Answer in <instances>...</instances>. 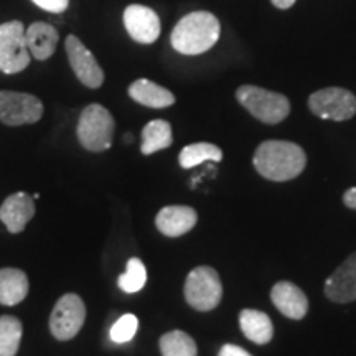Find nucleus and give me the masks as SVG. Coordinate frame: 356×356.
I'll return each mask as SVG.
<instances>
[{"instance_id": "obj_1", "label": "nucleus", "mask_w": 356, "mask_h": 356, "mask_svg": "<svg viewBox=\"0 0 356 356\" xmlns=\"http://www.w3.org/2000/svg\"><path fill=\"white\" fill-rule=\"evenodd\" d=\"M307 155L300 145L287 140H266L257 147L254 167L261 177L273 181L293 180L304 172Z\"/></svg>"}, {"instance_id": "obj_2", "label": "nucleus", "mask_w": 356, "mask_h": 356, "mask_svg": "<svg viewBox=\"0 0 356 356\" xmlns=\"http://www.w3.org/2000/svg\"><path fill=\"white\" fill-rule=\"evenodd\" d=\"M220 20L210 12H191L185 15L170 35L172 47L181 55H202L220 40Z\"/></svg>"}, {"instance_id": "obj_3", "label": "nucleus", "mask_w": 356, "mask_h": 356, "mask_svg": "<svg viewBox=\"0 0 356 356\" xmlns=\"http://www.w3.org/2000/svg\"><path fill=\"white\" fill-rule=\"evenodd\" d=\"M236 99L248 113L264 124H279L291 113V102L284 95L264 88L244 84L236 91Z\"/></svg>"}, {"instance_id": "obj_4", "label": "nucleus", "mask_w": 356, "mask_h": 356, "mask_svg": "<svg viewBox=\"0 0 356 356\" xmlns=\"http://www.w3.org/2000/svg\"><path fill=\"white\" fill-rule=\"evenodd\" d=\"M114 119L104 106L89 104L79 115L78 139L89 152H104L114 139Z\"/></svg>"}, {"instance_id": "obj_5", "label": "nucleus", "mask_w": 356, "mask_h": 356, "mask_svg": "<svg viewBox=\"0 0 356 356\" xmlns=\"http://www.w3.org/2000/svg\"><path fill=\"white\" fill-rule=\"evenodd\" d=\"M222 286L220 275L213 267H195L185 280V299L191 309L210 312L220 305Z\"/></svg>"}, {"instance_id": "obj_6", "label": "nucleus", "mask_w": 356, "mask_h": 356, "mask_svg": "<svg viewBox=\"0 0 356 356\" xmlns=\"http://www.w3.org/2000/svg\"><path fill=\"white\" fill-rule=\"evenodd\" d=\"M29 47L25 40V26L19 20L0 25V71L15 74L30 65Z\"/></svg>"}, {"instance_id": "obj_7", "label": "nucleus", "mask_w": 356, "mask_h": 356, "mask_svg": "<svg viewBox=\"0 0 356 356\" xmlns=\"http://www.w3.org/2000/svg\"><path fill=\"white\" fill-rule=\"evenodd\" d=\"M309 108L320 119L348 121L356 114V96L343 88H325L309 97Z\"/></svg>"}, {"instance_id": "obj_8", "label": "nucleus", "mask_w": 356, "mask_h": 356, "mask_svg": "<svg viewBox=\"0 0 356 356\" xmlns=\"http://www.w3.org/2000/svg\"><path fill=\"white\" fill-rule=\"evenodd\" d=\"M86 318V307L76 293H65L56 302L50 317V330L53 337L60 341L74 338L83 328Z\"/></svg>"}, {"instance_id": "obj_9", "label": "nucleus", "mask_w": 356, "mask_h": 356, "mask_svg": "<svg viewBox=\"0 0 356 356\" xmlns=\"http://www.w3.org/2000/svg\"><path fill=\"white\" fill-rule=\"evenodd\" d=\"M43 104L37 96L19 91H0V122L25 126L42 119Z\"/></svg>"}, {"instance_id": "obj_10", "label": "nucleus", "mask_w": 356, "mask_h": 356, "mask_svg": "<svg viewBox=\"0 0 356 356\" xmlns=\"http://www.w3.org/2000/svg\"><path fill=\"white\" fill-rule=\"evenodd\" d=\"M66 53H68V60L71 70L74 71L76 78L86 88L97 89L104 83V71L97 63V60L91 51L84 47V43L74 35H70L66 38Z\"/></svg>"}, {"instance_id": "obj_11", "label": "nucleus", "mask_w": 356, "mask_h": 356, "mask_svg": "<svg viewBox=\"0 0 356 356\" xmlns=\"http://www.w3.org/2000/svg\"><path fill=\"white\" fill-rule=\"evenodd\" d=\"M124 26L137 43L150 44L160 37V19L150 7L132 3L124 10Z\"/></svg>"}, {"instance_id": "obj_12", "label": "nucleus", "mask_w": 356, "mask_h": 356, "mask_svg": "<svg viewBox=\"0 0 356 356\" xmlns=\"http://www.w3.org/2000/svg\"><path fill=\"white\" fill-rule=\"evenodd\" d=\"M325 296L337 304L356 300V252L341 262L325 282Z\"/></svg>"}, {"instance_id": "obj_13", "label": "nucleus", "mask_w": 356, "mask_h": 356, "mask_svg": "<svg viewBox=\"0 0 356 356\" xmlns=\"http://www.w3.org/2000/svg\"><path fill=\"white\" fill-rule=\"evenodd\" d=\"M270 300L287 318L302 320L309 312V299L305 292L289 280L275 284L270 291Z\"/></svg>"}, {"instance_id": "obj_14", "label": "nucleus", "mask_w": 356, "mask_h": 356, "mask_svg": "<svg viewBox=\"0 0 356 356\" xmlns=\"http://www.w3.org/2000/svg\"><path fill=\"white\" fill-rule=\"evenodd\" d=\"M198 221V215L193 208L190 207H165L159 211L155 218V225L162 234L168 238H178L184 236L195 228Z\"/></svg>"}, {"instance_id": "obj_15", "label": "nucleus", "mask_w": 356, "mask_h": 356, "mask_svg": "<svg viewBox=\"0 0 356 356\" xmlns=\"http://www.w3.org/2000/svg\"><path fill=\"white\" fill-rule=\"evenodd\" d=\"M35 215L33 197L26 193H13L0 207V221L10 233H20Z\"/></svg>"}, {"instance_id": "obj_16", "label": "nucleus", "mask_w": 356, "mask_h": 356, "mask_svg": "<svg viewBox=\"0 0 356 356\" xmlns=\"http://www.w3.org/2000/svg\"><path fill=\"white\" fill-rule=\"evenodd\" d=\"M25 40L30 55L40 61H44L55 53L60 35L53 25L35 22L25 30Z\"/></svg>"}, {"instance_id": "obj_17", "label": "nucleus", "mask_w": 356, "mask_h": 356, "mask_svg": "<svg viewBox=\"0 0 356 356\" xmlns=\"http://www.w3.org/2000/svg\"><path fill=\"white\" fill-rule=\"evenodd\" d=\"M129 96L139 104L152 109L168 108L175 102V96H173L172 91L145 78L137 79L129 86Z\"/></svg>"}, {"instance_id": "obj_18", "label": "nucleus", "mask_w": 356, "mask_h": 356, "mask_svg": "<svg viewBox=\"0 0 356 356\" xmlns=\"http://www.w3.org/2000/svg\"><path fill=\"white\" fill-rule=\"evenodd\" d=\"M239 325L244 337L256 345H266L273 340L274 327L269 315L261 310L244 309L239 314Z\"/></svg>"}, {"instance_id": "obj_19", "label": "nucleus", "mask_w": 356, "mask_h": 356, "mask_svg": "<svg viewBox=\"0 0 356 356\" xmlns=\"http://www.w3.org/2000/svg\"><path fill=\"white\" fill-rule=\"evenodd\" d=\"M29 293V277L15 267L0 269V304L17 305Z\"/></svg>"}, {"instance_id": "obj_20", "label": "nucleus", "mask_w": 356, "mask_h": 356, "mask_svg": "<svg viewBox=\"0 0 356 356\" xmlns=\"http://www.w3.org/2000/svg\"><path fill=\"white\" fill-rule=\"evenodd\" d=\"M172 142L173 136L170 124L167 121H162V119H155V121H150L147 124L144 131H142L140 150L144 155H150L170 147Z\"/></svg>"}, {"instance_id": "obj_21", "label": "nucleus", "mask_w": 356, "mask_h": 356, "mask_svg": "<svg viewBox=\"0 0 356 356\" xmlns=\"http://www.w3.org/2000/svg\"><path fill=\"white\" fill-rule=\"evenodd\" d=\"M222 159L221 149L215 144L198 142V144L186 145L178 155V162L181 168H193L203 162H220Z\"/></svg>"}, {"instance_id": "obj_22", "label": "nucleus", "mask_w": 356, "mask_h": 356, "mask_svg": "<svg viewBox=\"0 0 356 356\" xmlns=\"http://www.w3.org/2000/svg\"><path fill=\"white\" fill-rule=\"evenodd\" d=\"M22 322L12 315L0 317V356H15L22 341Z\"/></svg>"}, {"instance_id": "obj_23", "label": "nucleus", "mask_w": 356, "mask_h": 356, "mask_svg": "<svg viewBox=\"0 0 356 356\" xmlns=\"http://www.w3.org/2000/svg\"><path fill=\"white\" fill-rule=\"evenodd\" d=\"M162 356H197L198 348L188 333L173 330L160 338Z\"/></svg>"}, {"instance_id": "obj_24", "label": "nucleus", "mask_w": 356, "mask_h": 356, "mask_svg": "<svg viewBox=\"0 0 356 356\" xmlns=\"http://www.w3.org/2000/svg\"><path fill=\"white\" fill-rule=\"evenodd\" d=\"M147 282V270L144 262L139 257H132L127 262V269L122 275H119V289L126 293H136L144 289Z\"/></svg>"}, {"instance_id": "obj_25", "label": "nucleus", "mask_w": 356, "mask_h": 356, "mask_svg": "<svg viewBox=\"0 0 356 356\" xmlns=\"http://www.w3.org/2000/svg\"><path fill=\"white\" fill-rule=\"evenodd\" d=\"M137 328H139V320H137L136 315H122L111 328V340L114 343H127V341H131L136 337Z\"/></svg>"}, {"instance_id": "obj_26", "label": "nucleus", "mask_w": 356, "mask_h": 356, "mask_svg": "<svg viewBox=\"0 0 356 356\" xmlns=\"http://www.w3.org/2000/svg\"><path fill=\"white\" fill-rule=\"evenodd\" d=\"M35 6L51 13H63L70 6V0H32Z\"/></svg>"}, {"instance_id": "obj_27", "label": "nucleus", "mask_w": 356, "mask_h": 356, "mask_svg": "<svg viewBox=\"0 0 356 356\" xmlns=\"http://www.w3.org/2000/svg\"><path fill=\"white\" fill-rule=\"evenodd\" d=\"M218 356H252V355L248 353V351L241 348V346L225 345V346H221V350H220V353H218Z\"/></svg>"}, {"instance_id": "obj_28", "label": "nucleus", "mask_w": 356, "mask_h": 356, "mask_svg": "<svg viewBox=\"0 0 356 356\" xmlns=\"http://www.w3.org/2000/svg\"><path fill=\"white\" fill-rule=\"evenodd\" d=\"M343 203L348 208H351V210H356V186H353V188H350L343 195Z\"/></svg>"}, {"instance_id": "obj_29", "label": "nucleus", "mask_w": 356, "mask_h": 356, "mask_svg": "<svg viewBox=\"0 0 356 356\" xmlns=\"http://www.w3.org/2000/svg\"><path fill=\"white\" fill-rule=\"evenodd\" d=\"M270 2H273L277 8L286 10V8H291L293 3H296V0H270Z\"/></svg>"}]
</instances>
